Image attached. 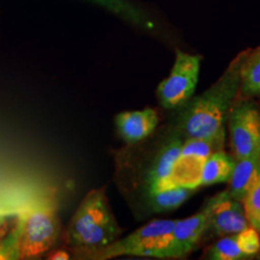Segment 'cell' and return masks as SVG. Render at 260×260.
Returning a JSON list of instances; mask_svg holds the SVG:
<instances>
[{"mask_svg": "<svg viewBox=\"0 0 260 260\" xmlns=\"http://www.w3.org/2000/svg\"><path fill=\"white\" fill-rule=\"evenodd\" d=\"M243 58L245 52L237 54L210 88L180 107L176 133L182 139H204L225 133L228 115L240 92Z\"/></svg>", "mask_w": 260, "mask_h": 260, "instance_id": "1", "label": "cell"}, {"mask_svg": "<svg viewBox=\"0 0 260 260\" xmlns=\"http://www.w3.org/2000/svg\"><path fill=\"white\" fill-rule=\"evenodd\" d=\"M121 234L103 187L90 190L81 201L68 225L65 242L73 249H95L113 242Z\"/></svg>", "mask_w": 260, "mask_h": 260, "instance_id": "2", "label": "cell"}, {"mask_svg": "<svg viewBox=\"0 0 260 260\" xmlns=\"http://www.w3.org/2000/svg\"><path fill=\"white\" fill-rule=\"evenodd\" d=\"M21 259H38L47 253L60 235L57 205L48 198L35 200L17 214Z\"/></svg>", "mask_w": 260, "mask_h": 260, "instance_id": "3", "label": "cell"}, {"mask_svg": "<svg viewBox=\"0 0 260 260\" xmlns=\"http://www.w3.org/2000/svg\"><path fill=\"white\" fill-rule=\"evenodd\" d=\"M175 219H154L130 233L128 236L118 237L109 245L95 249H74L76 259L107 260L123 255L154 258L165 245Z\"/></svg>", "mask_w": 260, "mask_h": 260, "instance_id": "4", "label": "cell"}, {"mask_svg": "<svg viewBox=\"0 0 260 260\" xmlns=\"http://www.w3.org/2000/svg\"><path fill=\"white\" fill-rule=\"evenodd\" d=\"M201 59L199 54L176 52L170 74L157 88L159 104L164 109H180L193 96L199 81Z\"/></svg>", "mask_w": 260, "mask_h": 260, "instance_id": "5", "label": "cell"}, {"mask_svg": "<svg viewBox=\"0 0 260 260\" xmlns=\"http://www.w3.org/2000/svg\"><path fill=\"white\" fill-rule=\"evenodd\" d=\"M219 193L205 203L200 211L184 219H177L165 245L155 259H184L194 251L206 235L211 213L218 201Z\"/></svg>", "mask_w": 260, "mask_h": 260, "instance_id": "6", "label": "cell"}, {"mask_svg": "<svg viewBox=\"0 0 260 260\" xmlns=\"http://www.w3.org/2000/svg\"><path fill=\"white\" fill-rule=\"evenodd\" d=\"M225 133L211 138H189L183 140L180 157L175 165L168 187L186 186L198 188L201 167L213 152L224 149Z\"/></svg>", "mask_w": 260, "mask_h": 260, "instance_id": "7", "label": "cell"}, {"mask_svg": "<svg viewBox=\"0 0 260 260\" xmlns=\"http://www.w3.org/2000/svg\"><path fill=\"white\" fill-rule=\"evenodd\" d=\"M233 157L260 155V112L254 104H234L226 118Z\"/></svg>", "mask_w": 260, "mask_h": 260, "instance_id": "8", "label": "cell"}, {"mask_svg": "<svg viewBox=\"0 0 260 260\" xmlns=\"http://www.w3.org/2000/svg\"><path fill=\"white\" fill-rule=\"evenodd\" d=\"M249 226L242 201L229 197L226 189L219 191V198L211 213L206 234L211 236H226L240 233Z\"/></svg>", "mask_w": 260, "mask_h": 260, "instance_id": "9", "label": "cell"}, {"mask_svg": "<svg viewBox=\"0 0 260 260\" xmlns=\"http://www.w3.org/2000/svg\"><path fill=\"white\" fill-rule=\"evenodd\" d=\"M159 123L158 112L152 107L135 111H124L115 117V125L125 144L135 145L147 139Z\"/></svg>", "mask_w": 260, "mask_h": 260, "instance_id": "10", "label": "cell"}, {"mask_svg": "<svg viewBox=\"0 0 260 260\" xmlns=\"http://www.w3.org/2000/svg\"><path fill=\"white\" fill-rule=\"evenodd\" d=\"M183 139L175 133L158 151L147 174V193L167 188L175 165L180 157Z\"/></svg>", "mask_w": 260, "mask_h": 260, "instance_id": "11", "label": "cell"}, {"mask_svg": "<svg viewBox=\"0 0 260 260\" xmlns=\"http://www.w3.org/2000/svg\"><path fill=\"white\" fill-rule=\"evenodd\" d=\"M260 177V155H252L235 159V164L229 181L226 191L230 198L242 201L247 191Z\"/></svg>", "mask_w": 260, "mask_h": 260, "instance_id": "12", "label": "cell"}, {"mask_svg": "<svg viewBox=\"0 0 260 260\" xmlns=\"http://www.w3.org/2000/svg\"><path fill=\"white\" fill-rule=\"evenodd\" d=\"M235 158L228 154L224 149L213 152L206 158L201 167L198 187H207L228 182L232 175Z\"/></svg>", "mask_w": 260, "mask_h": 260, "instance_id": "13", "label": "cell"}, {"mask_svg": "<svg viewBox=\"0 0 260 260\" xmlns=\"http://www.w3.org/2000/svg\"><path fill=\"white\" fill-rule=\"evenodd\" d=\"M198 188L186 186H172L147 193L148 204L157 213L170 212L178 209L197 191Z\"/></svg>", "mask_w": 260, "mask_h": 260, "instance_id": "14", "label": "cell"}, {"mask_svg": "<svg viewBox=\"0 0 260 260\" xmlns=\"http://www.w3.org/2000/svg\"><path fill=\"white\" fill-rule=\"evenodd\" d=\"M88 2L109 10L112 14L138 27L149 29V30L155 27L154 22L145 11H142L128 0H88Z\"/></svg>", "mask_w": 260, "mask_h": 260, "instance_id": "15", "label": "cell"}, {"mask_svg": "<svg viewBox=\"0 0 260 260\" xmlns=\"http://www.w3.org/2000/svg\"><path fill=\"white\" fill-rule=\"evenodd\" d=\"M239 93L245 98L260 95V47L245 51Z\"/></svg>", "mask_w": 260, "mask_h": 260, "instance_id": "16", "label": "cell"}, {"mask_svg": "<svg viewBox=\"0 0 260 260\" xmlns=\"http://www.w3.org/2000/svg\"><path fill=\"white\" fill-rule=\"evenodd\" d=\"M203 259L207 260H242L248 259L243 254L236 241V235L222 236L216 243L204 252Z\"/></svg>", "mask_w": 260, "mask_h": 260, "instance_id": "17", "label": "cell"}, {"mask_svg": "<svg viewBox=\"0 0 260 260\" xmlns=\"http://www.w3.org/2000/svg\"><path fill=\"white\" fill-rule=\"evenodd\" d=\"M242 205L249 225L258 230L260 228V177L251 187V189L247 191L246 197L242 200Z\"/></svg>", "mask_w": 260, "mask_h": 260, "instance_id": "18", "label": "cell"}, {"mask_svg": "<svg viewBox=\"0 0 260 260\" xmlns=\"http://www.w3.org/2000/svg\"><path fill=\"white\" fill-rule=\"evenodd\" d=\"M236 241L247 258H253L260 253V233L252 225L235 234Z\"/></svg>", "mask_w": 260, "mask_h": 260, "instance_id": "19", "label": "cell"}, {"mask_svg": "<svg viewBox=\"0 0 260 260\" xmlns=\"http://www.w3.org/2000/svg\"><path fill=\"white\" fill-rule=\"evenodd\" d=\"M21 259L19 252L18 233L16 226L10 230L4 239L0 240V260H18Z\"/></svg>", "mask_w": 260, "mask_h": 260, "instance_id": "20", "label": "cell"}, {"mask_svg": "<svg viewBox=\"0 0 260 260\" xmlns=\"http://www.w3.org/2000/svg\"><path fill=\"white\" fill-rule=\"evenodd\" d=\"M11 214H10L8 207L5 206V204L3 203V200L0 199V226L5 223V220L10 218Z\"/></svg>", "mask_w": 260, "mask_h": 260, "instance_id": "21", "label": "cell"}, {"mask_svg": "<svg viewBox=\"0 0 260 260\" xmlns=\"http://www.w3.org/2000/svg\"><path fill=\"white\" fill-rule=\"evenodd\" d=\"M47 258H50V259H69L70 254H69V253L64 252V251H57L54 253H51V254L48 255Z\"/></svg>", "mask_w": 260, "mask_h": 260, "instance_id": "22", "label": "cell"}, {"mask_svg": "<svg viewBox=\"0 0 260 260\" xmlns=\"http://www.w3.org/2000/svg\"><path fill=\"white\" fill-rule=\"evenodd\" d=\"M258 232H259V233H260V228H259V229H258Z\"/></svg>", "mask_w": 260, "mask_h": 260, "instance_id": "23", "label": "cell"}]
</instances>
